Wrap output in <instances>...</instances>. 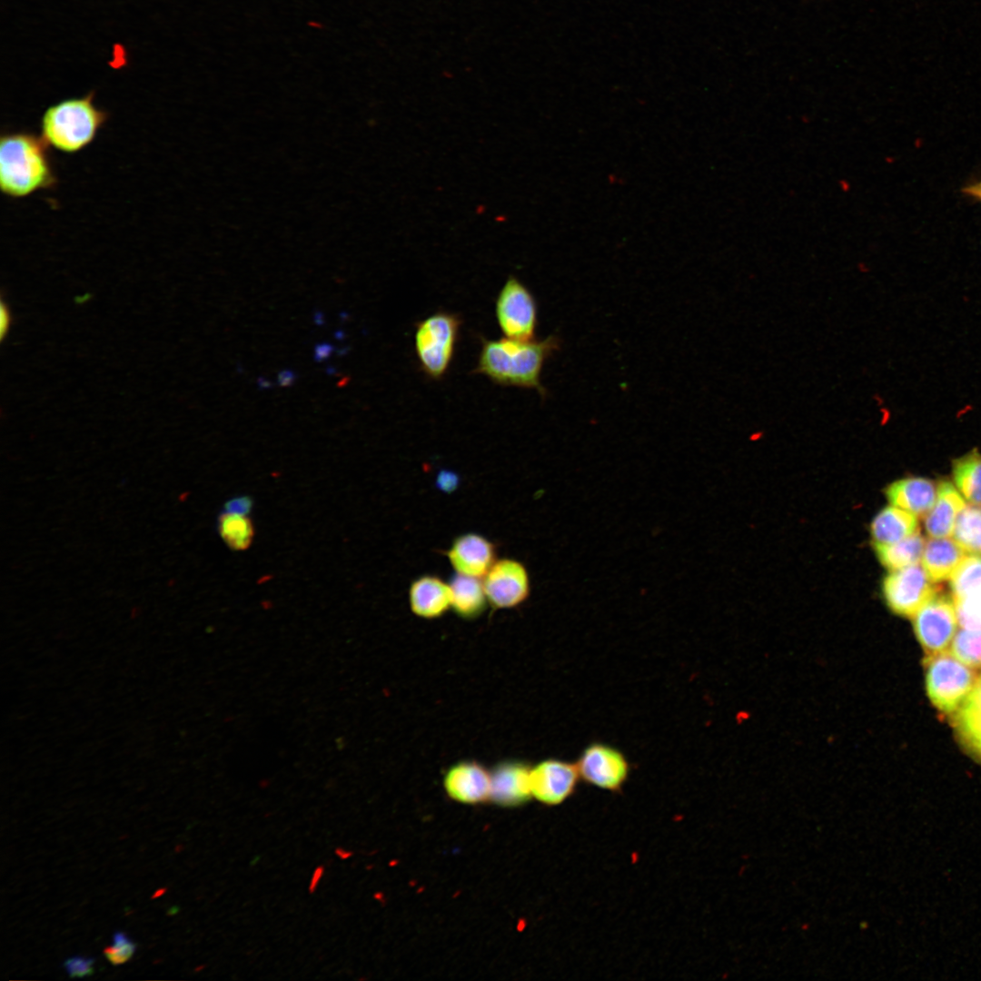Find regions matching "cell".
<instances>
[{"label":"cell","mask_w":981,"mask_h":981,"mask_svg":"<svg viewBox=\"0 0 981 981\" xmlns=\"http://www.w3.org/2000/svg\"><path fill=\"white\" fill-rule=\"evenodd\" d=\"M560 348V340L551 334L542 340H497L481 337V350L473 373L489 378L493 383L536 390L545 396L540 374L547 360Z\"/></svg>","instance_id":"6da1fadb"},{"label":"cell","mask_w":981,"mask_h":981,"mask_svg":"<svg viewBox=\"0 0 981 981\" xmlns=\"http://www.w3.org/2000/svg\"><path fill=\"white\" fill-rule=\"evenodd\" d=\"M47 144L33 133H3L0 137V187L10 198H24L55 186Z\"/></svg>","instance_id":"7a4b0ae2"},{"label":"cell","mask_w":981,"mask_h":981,"mask_svg":"<svg viewBox=\"0 0 981 981\" xmlns=\"http://www.w3.org/2000/svg\"><path fill=\"white\" fill-rule=\"evenodd\" d=\"M94 92L64 99L50 105L40 122L41 137L64 154L87 147L108 120V113L94 104Z\"/></svg>","instance_id":"3957f363"},{"label":"cell","mask_w":981,"mask_h":981,"mask_svg":"<svg viewBox=\"0 0 981 981\" xmlns=\"http://www.w3.org/2000/svg\"><path fill=\"white\" fill-rule=\"evenodd\" d=\"M462 320L459 314L436 312L415 325L414 350L420 370L434 381L449 372L454 358Z\"/></svg>","instance_id":"277c9868"},{"label":"cell","mask_w":981,"mask_h":981,"mask_svg":"<svg viewBox=\"0 0 981 981\" xmlns=\"http://www.w3.org/2000/svg\"><path fill=\"white\" fill-rule=\"evenodd\" d=\"M924 664L926 692L932 704L940 712L952 715L973 689L976 674L945 650L926 655Z\"/></svg>","instance_id":"5b68a950"},{"label":"cell","mask_w":981,"mask_h":981,"mask_svg":"<svg viewBox=\"0 0 981 981\" xmlns=\"http://www.w3.org/2000/svg\"><path fill=\"white\" fill-rule=\"evenodd\" d=\"M495 317L506 338L530 341L535 339L538 306L528 287L516 276L510 275L495 300Z\"/></svg>","instance_id":"8992f818"},{"label":"cell","mask_w":981,"mask_h":981,"mask_svg":"<svg viewBox=\"0 0 981 981\" xmlns=\"http://www.w3.org/2000/svg\"><path fill=\"white\" fill-rule=\"evenodd\" d=\"M918 563L890 570L882 582V593L891 611L901 617H914L939 590Z\"/></svg>","instance_id":"52a82bcc"},{"label":"cell","mask_w":981,"mask_h":981,"mask_svg":"<svg viewBox=\"0 0 981 981\" xmlns=\"http://www.w3.org/2000/svg\"><path fill=\"white\" fill-rule=\"evenodd\" d=\"M956 623L952 597L938 590L914 615L915 633L926 655L945 650L954 637Z\"/></svg>","instance_id":"ba28073f"},{"label":"cell","mask_w":981,"mask_h":981,"mask_svg":"<svg viewBox=\"0 0 981 981\" xmlns=\"http://www.w3.org/2000/svg\"><path fill=\"white\" fill-rule=\"evenodd\" d=\"M489 605L495 609L517 608L530 593V578L525 565L518 560H497L482 578Z\"/></svg>","instance_id":"9c48e42d"},{"label":"cell","mask_w":981,"mask_h":981,"mask_svg":"<svg viewBox=\"0 0 981 981\" xmlns=\"http://www.w3.org/2000/svg\"><path fill=\"white\" fill-rule=\"evenodd\" d=\"M576 765L586 783L609 791H619L629 773V764L623 753L600 742L586 747Z\"/></svg>","instance_id":"30bf717a"},{"label":"cell","mask_w":981,"mask_h":981,"mask_svg":"<svg viewBox=\"0 0 981 981\" xmlns=\"http://www.w3.org/2000/svg\"><path fill=\"white\" fill-rule=\"evenodd\" d=\"M580 773L576 764L560 758H546L531 767L532 797L547 806L561 804L575 791Z\"/></svg>","instance_id":"8fae6325"},{"label":"cell","mask_w":981,"mask_h":981,"mask_svg":"<svg viewBox=\"0 0 981 981\" xmlns=\"http://www.w3.org/2000/svg\"><path fill=\"white\" fill-rule=\"evenodd\" d=\"M531 767L520 758H506L497 762L490 769L489 801L501 808H516L529 802L533 798Z\"/></svg>","instance_id":"7c38bea8"},{"label":"cell","mask_w":981,"mask_h":981,"mask_svg":"<svg viewBox=\"0 0 981 981\" xmlns=\"http://www.w3.org/2000/svg\"><path fill=\"white\" fill-rule=\"evenodd\" d=\"M442 784L452 800L467 805L484 803L490 799V769L474 759L459 760L445 770Z\"/></svg>","instance_id":"4fadbf2b"},{"label":"cell","mask_w":981,"mask_h":981,"mask_svg":"<svg viewBox=\"0 0 981 981\" xmlns=\"http://www.w3.org/2000/svg\"><path fill=\"white\" fill-rule=\"evenodd\" d=\"M456 573L482 579L497 560L495 545L476 532L456 537L445 551Z\"/></svg>","instance_id":"5bb4252c"},{"label":"cell","mask_w":981,"mask_h":981,"mask_svg":"<svg viewBox=\"0 0 981 981\" xmlns=\"http://www.w3.org/2000/svg\"><path fill=\"white\" fill-rule=\"evenodd\" d=\"M408 601L411 611L416 617L439 619L451 609L450 584L437 575H421L411 583Z\"/></svg>","instance_id":"9a60e30c"},{"label":"cell","mask_w":981,"mask_h":981,"mask_svg":"<svg viewBox=\"0 0 981 981\" xmlns=\"http://www.w3.org/2000/svg\"><path fill=\"white\" fill-rule=\"evenodd\" d=\"M952 726L961 746L981 763V676L952 714Z\"/></svg>","instance_id":"2e32d148"},{"label":"cell","mask_w":981,"mask_h":981,"mask_svg":"<svg viewBox=\"0 0 981 981\" xmlns=\"http://www.w3.org/2000/svg\"><path fill=\"white\" fill-rule=\"evenodd\" d=\"M936 491L937 486L932 481L911 477L892 482L886 489V496L891 505L925 517L936 501Z\"/></svg>","instance_id":"e0dca14e"},{"label":"cell","mask_w":981,"mask_h":981,"mask_svg":"<svg viewBox=\"0 0 981 981\" xmlns=\"http://www.w3.org/2000/svg\"><path fill=\"white\" fill-rule=\"evenodd\" d=\"M965 506L958 490L950 481H939L936 501L924 520L927 535L931 538L951 536L957 515Z\"/></svg>","instance_id":"ac0fdd59"},{"label":"cell","mask_w":981,"mask_h":981,"mask_svg":"<svg viewBox=\"0 0 981 981\" xmlns=\"http://www.w3.org/2000/svg\"><path fill=\"white\" fill-rule=\"evenodd\" d=\"M965 557L966 551L955 540L932 538L926 541L921 560L927 576L936 583L949 579Z\"/></svg>","instance_id":"d6986e66"},{"label":"cell","mask_w":981,"mask_h":981,"mask_svg":"<svg viewBox=\"0 0 981 981\" xmlns=\"http://www.w3.org/2000/svg\"><path fill=\"white\" fill-rule=\"evenodd\" d=\"M451 609L461 619L472 620L481 617L489 605L482 580L456 573L450 580Z\"/></svg>","instance_id":"ffe728a7"},{"label":"cell","mask_w":981,"mask_h":981,"mask_svg":"<svg viewBox=\"0 0 981 981\" xmlns=\"http://www.w3.org/2000/svg\"><path fill=\"white\" fill-rule=\"evenodd\" d=\"M917 530V517L894 505L882 509L870 526L874 545L895 543Z\"/></svg>","instance_id":"44dd1931"},{"label":"cell","mask_w":981,"mask_h":981,"mask_svg":"<svg viewBox=\"0 0 981 981\" xmlns=\"http://www.w3.org/2000/svg\"><path fill=\"white\" fill-rule=\"evenodd\" d=\"M954 482L961 494L974 505L981 506V453L973 449L953 461Z\"/></svg>","instance_id":"7402d4cb"},{"label":"cell","mask_w":981,"mask_h":981,"mask_svg":"<svg viewBox=\"0 0 981 981\" xmlns=\"http://www.w3.org/2000/svg\"><path fill=\"white\" fill-rule=\"evenodd\" d=\"M925 540L919 530L891 544L874 545L880 563L889 570L902 569L919 562Z\"/></svg>","instance_id":"603a6c76"},{"label":"cell","mask_w":981,"mask_h":981,"mask_svg":"<svg viewBox=\"0 0 981 981\" xmlns=\"http://www.w3.org/2000/svg\"><path fill=\"white\" fill-rule=\"evenodd\" d=\"M954 540L970 554L981 555V508L966 505L958 513L953 531Z\"/></svg>","instance_id":"cb8c5ba5"},{"label":"cell","mask_w":981,"mask_h":981,"mask_svg":"<svg viewBox=\"0 0 981 981\" xmlns=\"http://www.w3.org/2000/svg\"><path fill=\"white\" fill-rule=\"evenodd\" d=\"M953 598L981 595V555L965 557L950 577Z\"/></svg>","instance_id":"d4e9b609"},{"label":"cell","mask_w":981,"mask_h":981,"mask_svg":"<svg viewBox=\"0 0 981 981\" xmlns=\"http://www.w3.org/2000/svg\"><path fill=\"white\" fill-rule=\"evenodd\" d=\"M218 530L224 542L233 550H243L253 538V527L244 513L227 511L219 518Z\"/></svg>","instance_id":"484cf974"},{"label":"cell","mask_w":981,"mask_h":981,"mask_svg":"<svg viewBox=\"0 0 981 981\" xmlns=\"http://www.w3.org/2000/svg\"><path fill=\"white\" fill-rule=\"evenodd\" d=\"M952 654L974 669L981 668V629H962L954 637Z\"/></svg>","instance_id":"4316f807"},{"label":"cell","mask_w":981,"mask_h":981,"mask_svg":"<svg viewBox=\"0 0 981 981\" xmlns=\"http://www.w3.org/2000/svg\"><path fill=\"white\" fill-rule=\"evenodd\" d=\"M957 622L965 629H981V595L953 598Z\"/></svg>","instance_id":"83f0119b"},{"label":"cell","mask_w":981,"mask_h":981,"mask_svg":"<svg viewBox=\"0 0 981 981\" xmlns=\"http://www.w3.org/2000/svg\"><path fill=\"white\" fill-rule=\"evenodd\" d=\"M113 937V946H106L104 954L112 965L119 966L133 956L136 946L124 932L117 931Z\"/></svg>","instance_id":"f1b7e54d"},{"label":"cell","mask_w":981,"mask_h":981,"mask_svg":"<svg viewBox=\"0 0 981 981\" xmlns=\"http://www.w3.org/2000/svg\"><path fill=\"white\" fill-rule=\"evenodd\" d=\"M94 963L93 957L72 956L64 961V966L70 977H84L94 973Z\"/></svg>","instance_id":"f546056e"},{"label":"cell","mask_w":981,"mask_h":981,"mask_svg":"<svg viewBox=\"0 0 981 981\" xmlns=\"http://www.w3.org/2000/svg\"><path fill=\"white\" fill-rule=\"evenodd\" d=\"M334 351V347L326 342L317 343L314 347L313 359L317 362H322L329 359Z\"/></svg>","instance_id":"4dcf8cb0"},{"label":"cell","mask_w":981,"mask_h":981,"mask_svg":"<svg viewBox=\"0 0 981 981\" xmlns=\"http://www.w3.org/2000/svg\"><path fill=\"white\" fill-rule=\"evenodd\" d=\"M296 380V374L290 369L282 370L277 376V383L282 387L292 386Z\"/></svg>","instance_id":"1f68e13d"},{"label":"cell","mask_w":981,"mask_h":981,"mask_svg":"<svg viewBox=\"0 0 981 981\" xmlns=\"http://www.w3.org/2000/svg\"><path fill=\"white\" fill-rule=\"evenodd\" d=\"M440 486L443 490H452L457 484V478L452 473H443L441 478H439Z\"/></svg>","instance_id":"d6a6232c"},{"label":"cell","mask_w":981,"mask_h":981,"mask_svg":"<svg viewBox=\"0 0 981 981\" xmlns=\"http://www.w3.org/2000/svg\"><path fill=\"white\" fill-rule=\"evenodd\" d=\"M963 192L977 201L981 202V181L969 184L963 189Z\"/></svg>","instance_id":"836d02e7"},{"label":"cell","mask_w":981,"mask_h":981,"mask_svg":"<svg viewBox=\"0 0 981 981\" xmlns=\"http://www.w3.org/2000/svg\"><path fill=\"white\" fill-rule=\"evenodd\" d=\"M323 872H324V867L322 866H318L315 868V870L313 871V874H312V879H311L310 885H309V892L311 894H312L316 890L318 883H319L320 879L322 878V877L323 875Z\"/></svg>","instance_id":"e575fe53"},{"label":"cell","mask_w":981,"mask_h":981,"mask_svg":"<svg viewBox=\"0 0 981 981\" xmlns=\"http://www.w3.org/2000/svg\"><path fill=\"white\" fill-rule=\"evenodd\" d=\"M8 322H9L8 313H7V312L5 311L4 305H2V309H1V334H2V336L5 334V330H6L7 326H8Z\"/></svg>","instance_id":"d590c367"},{"label":"cell","mask_w":981,"mask_h":981,"mask_svg":"<svg viewBox=\"0 0 981 981\" xmlns=\"http://www.w3.org/2000/svg\"><path fill=\"white\" fill-rule=\"evenodd\" d=\"M257 384H258L259 388L262 389V390L270 389V388L272 387V383L270 381L263 378V377H259L258 378Z\"/></svg>","instance_id":"8d00e7d4"},{"label":"cell","mask_w":981,"mask_h":981,"mask_svg":"<svg viewBox=\"0 0 981 981\" xmlns=\"http://www.w3.org/2000/svg\"><path fill=\"white\" fill-rule=\"evenodd\" d=\"M335 854L339 857H341L342 859L348 858L349 857H351L352 855V852L346 851V850H344L342 848H340V847L335 848Z\"/></svg>","instance_id":"74e56055"},{"label":"cell","mask_w":981,"mask_h":981,"mask_svg":"<svg viewBox=\"0 0 981 981\" xmlns=\"http://www.w3.org/2000/svg\"><path fill=\"white\" fill-rule=\"evenodd\" d=\"M314 322L318 325H322L324 323V317H323V314L321 312H315V314H314Z\"/></svg>","instance_id":"f35d334b"},{"label":"cell","mask_w":981,"mask_h":981,"mask_svg":"<svg viewBox=\"0 0 981 981\" xmlns=\"http://www.w3.org/2000/svg\"><path fill=\"white\" fill-rule=\"evenodd\" d=\"M165 891H166V888H159V889H158V890H156V891H155V893H154V895L152 896V898H154H154H157L158 897H160V896H162L163 894H164V892H165Z\"/></svg>","instance_id":"ab89813d"},{"label":"cell","mask_w":981,"mask_h":981,"mask_svg":"<svg viewBox=\"0 0 981 981\" xmlns=\"http://www.w3.org/2000/svg\"><path fill=\"white\" fill-rule=\"evenodd\" d=\"M178 910H179V909H178V907H171V908L169 909V911H168V914H169V915H171V916H172V915H174V914H176V913L178 912Z\"/></svg>","instance_id":"60d3db41"},{"label":"cell","mask_w":981,"mask_h":981,"mask_svg":"<svg viewBox=\"0 0 981 981\" xmlns=\"http://www.w3.org/2000/svg\"><path fill=\"white\" fill-rule=\"evenodd\" d=\"M347 351H348V349H341V350H340V351L338 352V354H339V355H342V354H344L345 352H347Z\"/></svg>","instance_id":"b9f144b4"}]
</instances>
